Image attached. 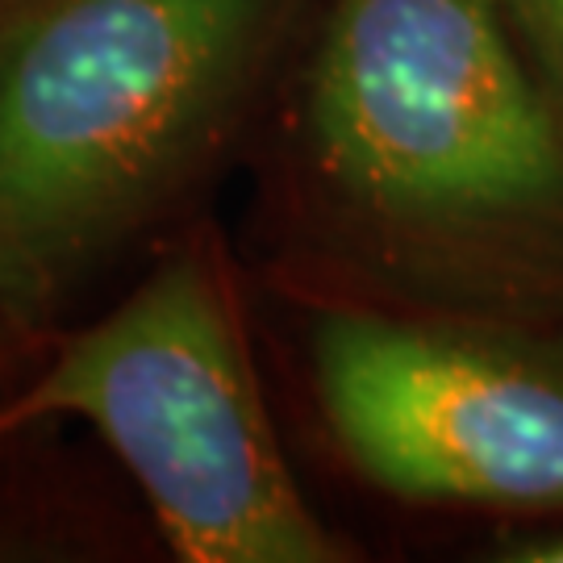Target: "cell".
<instances>
[{
    "label": "cell",
    "mask_w": 563,
    "mask_h": 563,
    "mask_svg": "<svg viewBox=\"0 0 563 563\" xmlns=\"http://www.w3.org/2000/svg\"><path fill=\"white\" fill-rule=\"evenodd\" d=\"M288 0H30L0 25V313L34 318L230 134Z\"/></svg>",
    "instance_id": "1"
},
{
    "label": "cell",
    "mask_w": 563,
    "mask_h": 563,
    "mask_svg": "<svg viewBox=\"0 0 563 563\" xmlns=\"http://www.w3.org/2000/svg\"><path fill=\"white\" fill-rule=\"evenodd\" d=\"M305 155L363 230L422 255L563 230V118L501 0H339L305 80Z\"/></svg>",
    "instance_id": "2"
},
{
    "label": "cell",
    "mask_w": 563,
    "mask_h": 563,
    "mask_svg": "<svg viewBox=\"0 0 563 563\" xmlns=\"http://www.w3.org/2000/svg\"><path fill=\"white\" fill-rule=\"evenodd\" d=\"M88 422L188 563H334L272 430L218 263L184 251L80 330L0 409V430Z\"/></svg>",
    "instance_id": "3"
},
{
    "label": "cell",
    "mask_w": 563,
    "mask_h": 563,
    "mask_svg": "<svg viewBox=\"0 0 563 563\" xmlns=\"http://www.w3.org/2000/svg\"><path fill=\"white\" fill-rule=\"evenodd\" d=\"M309 355L334 443L376 488L563 509V363L376 309L322 313Z\"/></svg>",
    "instance_id": "4"
},
{
    "label": "cell",
    "mask_w": 563,
    "mask_h": 563,
    "mask_svg": "<svg viewBox=\"0 0 563 563\" xmlns=\"http://www.w3.org/2000/svg\"><path fill=\"white\" fill-rule=\"evenodd\" d=\"M501 9L534 42L563 97V0H501Z\"/></svg>",
    "instance_id": "5"
},
{
    "label": "cell",
    "mask_w": 563,
    "mask_h": 563,
    "mask_svg": "<svg viewBox=\"0 0 563 563\" xmlns=\"http://www.w3.org/2000/svg\"><path fill=\"white\" fill-rule=\"evenodd\" d=\"M501 560L514 563H563V530H543V534H526L505 543Z\"/></svg>",
    "instance_id": "6"
},
{
    "label": "cell",
    "mask_w": 563,
    "mask_h": 563,
    "mask_svg": "<svg viewBox=\"0 0 563 563\" xmlns=\"http://www.w3.org/2000/svg\"><path fill=\"white\" fill-rule=\"evenodd\" d=\"M25 4H30V0H0V25H9Z\"/></svg>",
    "instance_id": "7"
}]
</instances>
